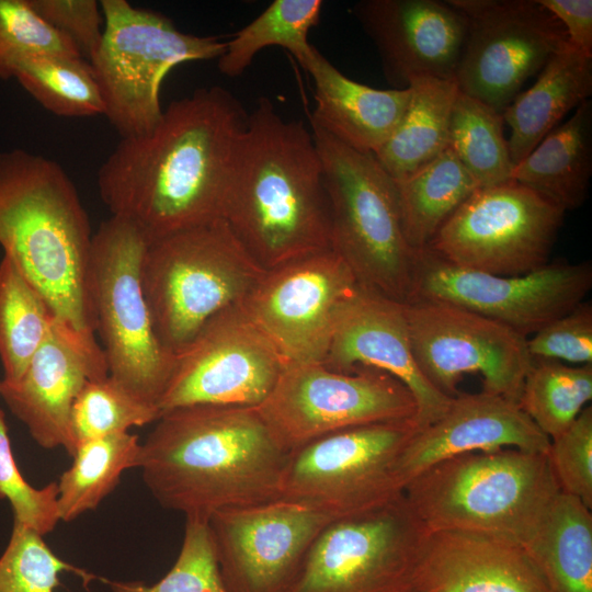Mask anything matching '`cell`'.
<instances>
[{
  "mask_svg": "<svg viewBox=\"0 0 592 592\" xmlns=\"http://www.w3.org/2000/svg\"><path fill=\"white\" fill-rule=\"evenodd\" d=\"M39 56L82 57L30 0H0V79L14 78L24 61Z\"/></svg>",
  "mask_w": 592,
  "mask_h": 592,
  "instance_id": "ab89813d",
  "label": "cell"
},
{
  "mask_svg": "<svg viewBox=\"0 0 592 592\" xmlns=\"http://www.w3.org/2000/svg\"><path fill=\"white\" fill-rule=\"evenodd\" d=\"M264 273L224 219L149 242L140 283L160 344L183 350L212 318L241 305Z\"/></svg>",
  "mask_w": 592,
  "mask_h": 592,
  "instance_id": "52a82bcc",
  "label": "cell"
},
{
  "mask_svg": "<svg viewBox=\"0 0 592 592\" xmlns=\"http://www.w3.org/2000/svg\"><path fill=\"white\" fill-rule=\"evenodd\" d=\"M287 363L241 305L230 307L174 354L159 412L192 406L258 407Z\"/></svg>",
  "mask_w": 592,
  "mask_h": 592,
  "instance_id": "e0dca14e",
  "label": "cell"
},
{
  "mask_svg": "<svg viewBox=\"0 0 592 592\" xmlns=\"http://www.w3.org/2000/svg\"><path fill=\"white\" fill-rule=\"evenodd\" d=\"M299 65L311 76L310 121L343 144L375 153L400 122L411 89H375L348 78L314 45Z\"/></svg>",
  "mask_w": 592,
  "mask_h": 592,
  "instance_id": "d4e9b609",
  "label": "cell"
},
{
  "mask_svg": "<svg viewBox=\"0 0 592 592\" xmlns=\"http://www.w3.org/2000/svg\"><path fill=\"white\" fill-rule=\"evenodd\" d=\"M410 592H412V591H410Z\"/></svg>",
  "mask_w": 592,
  "mask_h": 592,
  "instance_id": "bcb514c9",
  "label": "cell"
},
{
  "mask_svg": "<svg viewBox=\"0 0 592 592\" xmlns=\"http://www.w3.org/2000/svg\"><path fill=\"white\" fill-rule=\"evenodd\" d=\"M565 212L514 180L478 189L428 248L477 272L516 276L549 262Z\"/></svg>",
  "mask_w": 592,
  "mask_h": 592,
  "instance_id": "4fadbf2b",
  "label": "cell"
},
{
  "mask_svg": "<svg viewBox=\"0 0 592 592\" xmlns=\"http://www.w3.org/2000/svg\"><path fill=\"white\" fill-rule=\"evenodd\" d=\"M89 217L62 167L24 149L0 152V246L70 329L95 337Z\"/></svg>",
  "mask_w": 592,
  "mask_h": 592,
  "instance_id": "277c9868",
  "label": "cell"
},
{
  "mask_svg": "<svg viewBox=\"0 0 592 592\" xmlns=\"http://www.w3.org/2000/svg\"><path fill=\"white\" fill-rule=\"evenodd\" d=\"M409 104L382 147L373 153L395 180H402L448 148V126L459 91L455 79L422 78L410 83Z\"/></svg>",
  "mask_w": 592,
  "mask_h": 592,
  "instance_id": "83f0119b",
  "label": "cell"
},
{
  "mask_svg": "<svg viewBox=\"0 0 592 592\" xmlns=\"http://www.w3.org/2000/svg\"><path fill=\"white\" fill-rule=\"evenodd\" d=\"M288 455L257 407L192 406L160 414L138 468L162 508L208 521L280 499Z\"/></svg>",
  "mask_w": 592,
  "mask_h": 592,
  "instance_id": "7a4b0ae2",
  "label": "cell"
},
{
  "mask_svg": "<svg viewBox=\"0 0 592 592\" xmlns=\"http://www.w3.org/2000/svg\"><path fill=\"white\" fill-rule=\"evenodd\" d=\"M101 43L89 59L104 114L121 138L149 133L163 110L160 87L168 72L187 61L218 59L226 42L187 34L160 12L126 0H102Z\"/></svg>",
  "mask_w": 592,
  "mask_h": 592,
  "instance_id": "ba28073f",
  "label": "cell"
},
{
  "mask_svg": "<svg viewBox=\"0 0 592 592\" xmlns=\"http://www.w3.org/2000/svg\"><path fill=\"white\" fill-rule=\"evenodd\" d=\"M107 375L95 337L81 334L55 318L22 376L14 383L0 380V397L37 445L62 447L72 456V405L89 380Z\"/></svg>",
  "mask_w": 592,
  "mask_h": 592,
  "instance_id": "ffe728a7",
  "label": "cell"
},
{
  "mask_svg": "<svg viewBox=\"0 0 592 592\" xmlns=\"http://www.w3.org/2000/svg\"><path fill=\"white\" fill-rule=\"evenodd\" d=\"M357 282L331 249L265 271L241 304L287 362H323L334 317Z\"/></svg>",
  "mask_w": 592,
  "mask_h": 592,
  "instance_id": "d6986e66",
  "label": "cell"
},
{
  "mask_svg": "<svg viewBox=\"0 0 592 592\" xmlns=\"http://www.w3.org/2000/svg\"><path fill=\"white\" fill-rule=\"evenodd\" d=\"M592 174V102H582L512 171L511 180L562 212L582 206Z\"/></svg>",
  "mask_w": 592,
  "mask_h": 592,
  "instance_id": "4316f807",
  "label": "cell"
},
{
  "mask_svg": "<svg viewBox=\"0 0 592 592\" xmlns=\"http://www.w3.org/2000/svg\"><path fill=\"white\" fill-rule=\"evenodd\" d=\"M248 115L212 86L174 100L147 134L121 138L98 171L112 216L149 242L224 219L236 147Z\"/></svg>",
  "mask_w": 592,
  "mask_h": 592,
  "instance_id": "6da1fadb",
  "label": "cell"
},
{
  "mask_svg": "<svg viewBox=\"0 0 592 592\" xmlns=\"http://www.w3.org/2000/svg\"><path fill=\"white\" fill-rule=\"evenodd\" d=\"M147 244L121 217L101 223L92 238L90 293L109 375L158 409L174 354L160 344L143 293L140 264Z\"/></svg>",
  "mask_w": 592,
  "mask_h": 592,
  "instance_id": "9c48e42d",
  "label": "cell"
},
{
  "mask_svg": "<svg viewBox=\"0 0 592 592\" xmlns=\"http://www.w3.org/2000/svg\"><path fill=\"white\" fill-rule=\"evenodd\" d=\"M592 93V57L572 45L553 55L535 82L503 111L514 167Z\"/></svg>",
  "mask_w": 592,
  "mask_h": 592,
  "instance_id": "484cf974",
  "label": "cell"
},
{
  "mask_svg": "<svg viewBox=\"0 0 592 592\" xmlns=\"http://www.w3.org/2000/svg\"><path fill=\"white\" fill-rule=\"evenodd\" d=\"M208 521L185 517V530L179 556L158 582L102 579L110 592H227L208 528Z\"/></svg>",
  "mask_w": 592,
  "mask_h": 592,
  "instance_id": "f35d334b",
  "label": "cell"
},
{
  "mask_svg": "<svg viewBox=\"0 0 592 592\" xmlns=\"http://www.w3.org/2000/svg\"><path fill=\"white\" fill-rule=\"evenodd\" d=\"M257 408L287 452L349 428L417 417L413 395L394 376L373 367L341 373L321 362H288Z\"/></svg>",
  "mask_w": 592,
  "mask_h": 592,
  "instance_id": "8fae6325",
  "label": "cell"
},
{
  "mask_svg": "<svg viewBox=\"0 0 592 592\" xmlns=\"http://www.w3.org/2000/svg\"><path fill=\"white\" fill-rule=\"evenodd\" d=\"M412 592H550L523 545L475 532H428Z\"/></svg>",
  "mask_w": 592,
  "mask_h": 592,
  "instance_id": "cb8c5ba5",
  "label": "cell"
},
{
  "mask_svg": "<svg viewBox=\"0 0 592 592\" xmlns=\"http://www.w3.org/2000/svg\"><path fill=\"white\" fill-rule=\"evenodd\" d=\"M547 459L560 492L592 509V407L587 406L574 422L550 440Z\"/></svg>",
  "mask_w": 592,
  "mask_h": 592,
  "instance_id": "b9f144b4",
  "label": "cell"
},
{
  "mask_svg": "<svg viewBox=\"0 0 592 592\" xmlns=\"http://www.w3.org/2000/svg\"><path fill=\"white\" fill-rule=\"evenodd\" d=\"M44 109L62 117L104 114L102 95L88 60L39 56L24 61L14 77Z\"/></svg>",
  "mask_w": 592,
  "mask_h": 592,
  "instance_id": "d590c367",
  "label": "cell"
},
{
  "mask_svg": "<svg viewBox=\"0 0 592 592\" xmlns=\"http://www.w3.org/2000/svg\"><path fill=\"white\" fill-rule=\"evenodd\" d=\"M139 437L129 432L84 441L57 482L59 520L71 522L94 510L116 488L123 473L138 468Z\"/></svg>",
  "mask_w": 592,
  "mask_h": 592,
  "instance_id": "4dcf8cb0",
  "label": "cell"
},
{
  "mask_svg": "<svg viewBox=\"0 0 592 592\" xmlns=\"http://www.w3.org/2000/svg\"><path fill=\"white\" fill-rule=\"evenodd\" d=\"M562 25L569 44L592 57V1L537 0Z\"/></svg>",
  "mask_w": 592,
  "mask_h": 592,
  "instance_id": "f6af8a7d",
  "label": "cell"
},
{
  "mask_svg": "<svg viewBox=\"0 0 592 592\" xmlns=\"http://www.w3.org/2000/svg\"><path fill=\"white\" fill-rule=\"evenodd\" d=\"M330 208V249L357 284L400 303L413 296L418 251L407 242L395 180L371 152L310 121Z\"/></svg>",
  "mask_w": 592,
  "mask_h": 592,
  "instance_id": "8992f818",
  "label": "cell"
},
{
  "mask_svg": "<svg viewBox=\"0 0 592 592\" xmlns=\"http://www.w3.org/2000/svg\"><path fill=\"white\" fill-rule=\"evenodd\" d=\"M395 182L403 235L414 251L428 248L448 218L480 189L449 148Z\"/></svg>",
  "mask_w": 592,
  "mask_h": 592,
  "instance_id": "f546056e",
  "label": "cell"
},
{
  "mask_svg": "<svg viewBox=\"0 0 592 592\" xmlns=\"http://www.w3.org/2000/svg\"><path fill=\"white\" fill-rule=\"evenodd\" d=\"M159 410L143 401L112 376L89 380L77 396L70 414L75 449L92 439L126 433L156 422Z\"/></svg>",
  "mask_w": 592,
  "mask_h": 592,
  "instance_id": "8d00e7d4",
  "label": "cell"
},
{
  "mask_svg": "<svg viewBox=\"0 0 592 592\" xmlns=\"http://www.w3.org/2000/svg\"><path fill=\"white\" fill-rule=\"evenodd\" d=\"M330 521L283 499L213 513L207 523L227 592H288Z\"/></svg>",
  "mask_w": 592,
  "mask_h": 592,
  "instance_id": "ac0fdd59",
  "label": "cell"
},
{
  "mask_svg": "<svg viewBox=\"0 0 592 592\" xmlns=\"http://www.w3.org/2000/svg\"><path fill=\"white\" fill-rule=\"evenodd\" d=\"M592 399V364L533 358L519 403L553 440L563 433Z\"/></svg>",
  "mask_w": 592,
  "mask_h": 592,
  "instance_id": "e575fe53",
  "label": "cell"
},
{
  "mask_svg": "<svg viewBox=\"0 0 592 592\" xmlns=\"http://www.w3.org/2000/svg\"><path fill=\"white\" fill-rule=\"evenodd\" d=\"M559 492L547 455L517 448L449 457L418 474L402 491L428 532H475L521 545Z\"/></svg>",
  "mask_w": 592,
  "mask_h": 592,
  "instance_id": "5b68a950",
  "label": "cell"
},
{
  "mask_svg": "<svg viewBox=\"0 0 592 592\" xmlns=\"http://www.w3.org/2000/svg\"><path fill=\"white\" fill-rule=\"evenodd\" d=\"M352 14L375 45L392 89L422 78L455 79L468 19L449 0H362Z\"/></svg>",
  "mask_w": 592,
  "mask_h": 592,
  "instance_id": "44dd1931",
  "label": "cell"
},
{
  "mask_svg": "<svg viewBox=\"0 0 592 592\" xmlns=\"http://www.w3.org/2000/svg\"><path fill=\"white\" fill-rule=\"evenodd\" d=\"M57 482L33 487L18 467L4 412L0 408V500H7L13 523L44 536L60 522L57 509Z\"/></svg>",
  "mask_w": 592,
  "mask_h": 592,
  "instance_id": "60d3db41",
  "label": "cell"
},
{
  "mask_svg": "<svg viewBox=\"0 0 592 592\" xmlns=\"http://www.w3.org/2000/svg\"><path fill=\"white\" fill-rule=\"evenodd\" d=\"M428 531L403 493L330 521L288 592H410Z\"/></svg>",
  "mask_w": 592,
  "mask_h": 592,
  "instance_id": "7c38bea8",
  "label": "cell"
},
{
  "mask_svg": "<svg viewBox=\"0 0 592 592\" xmlns=\"http://www.w3.org/2000/svg\"><path fill=\"white\" fill-rule=\"evenodd\" d=\"M591 287L588 261L548 262L523 275L500 276L459 267L423 249L417 255L411 300L456 305L528 339L584 301Z\"/></svg>",
  "mask_w": 592,
  "mask_h": 592,
  "instance_id": "2e32d148",
  "label": "cell"
},
{
  "mask_svg": "<svg viewBox=\"0 0 592 592\" xmlns=\"http://www.w3.org/2000/svg\"><path fill=\"white\" fill-rule=\"evenodd\" d=\"M550 440L515 400L481 390L453 397L432 423L415 431L398 462L402 487L436 463L465 453L501 448L547 455Z\"/></svg>",
  "mask_w": 592,
  "mask_h": 592,
  "instance_id": "603a6c76",
  "label": "cell"
},
{
  "mask_svg": "<svg viewBox=\"0 0 592 592\" xmlns=\"http://www.w3.org/2000/svg\"><path fill=\"white\" fill-rule=\"evenodd\" d=\"M320 0H275L226 42L217 59L219 71L229 78L242 75L262 49L278 46L299 62L312 45L308 34L320 21Z\"/></svg>",
  "mask_w": 592,
  "mask_h": 592,
  "instance_id": "d6a6232c",
  "label": "cell"
},
{
  "mask_svg": "<svg viewBox=\"0 0 592 592\" xmlns=\"http://www.w3.org/2000/svg\"><path fill=\"white\" fill-rule=\"evenodd\" d=\"M417 430L414 419L358 425L289 452L280 499L331 520L389 503L402 494L398 462Z\"/></svg>",
  "mask_w": 592,
  "mask_h": 592,
  "instance_id": "30bf717a",
  "label": "cell"
},
{
  "mask_svg": "<svg viewBox=\"0 0 592 592\" xmlns=\"http://www.w3.org/2000/svg\"><path fill=\"white\" fill-rule=\"evenodd\" d=\"M65 572L77 574L84 584L95 579L93 573L57 556L42 535L13 523L0 556V592H56Z\"/></svg>",
  "mask_w": 592,
  "mask_h": 592,
  "instance_id": "74e56055",
  "label": "cell"
},
{
  "mask_svg": "<svg viewBox=\"0 0 592 592\" xmlns=\"http://www.w3.org/2000/svg\"><path fill=\"white\" fill-rule=\"evenodd\" d=\"M34 10L56 31L67 37L80 55L90 59L98 49L104 19L94 0H30Z\"/></svg>",
  "mask_w": 592,
  "mask_h": 592,
  "instance_id": "ee69618b",
  "label": "cell"
},
{
  "mask_svg": "<svg viewBox=\"0 0 592 592\" xmlns=\"http://www.w3.org/2000/svg\"><path fill=\"white\" fill-rule=\"evenodd\" d=\"M532 358L592 364V305L582 301L527 339Z\"/></svg>",
  "mask_w": 592,
  "mask_h": 592,
  "instance_id": "7bdbcfd3",
  "label": "cell"
},
{
  "mask_svg": "<svg viewBox=\"0 0 592 592\" xmlns=\"http://www.w3.org/2000/svg\"><path fill=\"white\" fill-rule=\"evenodd\" d=\"M468 19L455 73L459 91L499 113L569 44L562 25L537 0H449Z\"/></svg>",
  "mask_w": 592,
  "mask_h": 592,
  "instance_id": "5bb4252c",
  "label": "cell"
},
{
  "mask_svg": "<svg viewBox=\"0 0 592 592\" xmlns=\"http://www.w3.org/2000/svg\"><path fill=\"white\" fill-rule=\"evenodd\" d=\"M55 317L15 264L0 261V361L3 382H16L38 350Z\"/></svg>",
  "mask_w": 592,
  "mask_h": 592,
  "instance_id": "1f68e13d",
  "label": "cell"
},
{
  "mask_svg": "<svg viewBox=\"0 0 592 592\" xmlns=\"http://www.w3.org/2000/svg\"><path fill=\"white\" fill-rule=\"evenodd\" d=\"M405 306L413 356L433 387L453 398L464 375L479 374L483 391L519 402L533 361L527 338L448 303L414 299Z\"/></svg>",
  "mask_w": 592,
  "mask_h": 592,
  "instance_id": "9a60e30c",
  "label": "cell"
},
{
  "mask_svg": "<svg viewBox=\"0 0 592 592\" xmlns=\"http://www.w3.org/2000/svg\"><path fill=\"white\" fill-rule=\"evenodd\" d=\"M322 363L341 373L373 367L400 380L415 399L418 430L440 418L452 399L432 386L415 362L405 303L360 285L337 310Z\"/></svg>",
  "mask_w": 592,
  "mask_h": 592,
  "instance_id": "7402d4cb",
  "label": "cell"
},
{
  "mask_svg": "<svg viewBox=\"0 0 592 592\" xmlns=\"http://www.w3.org/2000/svg\"><path fill=\"white\" fill-rule=\"evenodd\" d=\"M224 220L265 271L330 249V208L318 148L301 121L261 98L239 137Z\"/></svg>",
  "mask_w": 592,
  "mask_h": 592,
  "instance_id": "3957f363",
  "label": "cell"
},
{
  "mask_svg": "<svg viewBox=\"0 0 592 592\" xmlns=\"http://www.w3.org/2000/svg\"><path fill=\"white\" fill-rule=\"evenodd\" d=\"M502 113L458 91L448 126V148L480 187L511 180L514 168Z\"/></svg>",
  "mask_w": 592,
  "mask_h": 592,
  "instance_id": "836d02e7",
  "label": "cell"
},
{
  "mask_svg": "<svg viewBox=\"0 0 592 592\" xmlns=\"http://www.w3.org/2000/svg\"><path fill=\"white\" fill-rule=\"evenodd\" d=\"M550 592H592V513L559 492L523 545Z\"/></svg>",
  "mask_w": 592,
  "mask_h": 592,
  "instance_id": "f1b7e54d",
  "label": "cell"
}]
</instances>
